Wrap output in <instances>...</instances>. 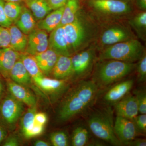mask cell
Masks as SVG:
<instances>
[{"label":"cell","instance_id":"cell-25","mask_svg":"<svg viewBox=\"0 0 146 146\" xmlns=\"http://www.w3.org/2000/svg\"><path fill=\"white\" fill-rule=\"evenodd\" d=\"M80 9L79 0H68L64 6L62 19L58 26H64L72 23Z\"/></svg>","mask_w":146,"mask_h":146},{"label":"cell","instance_id":"cell-38","mask_svg":"<svg viewBox=\"0 0 146 146\" xmlns=\"http://www.w3.org/2000/svg\"><path fill=\"white\" fill-rule=\"evenodd\" d=\"M46 1L51 9L52 10H54L64 6L68 0H46Z\"/></svg>","mask_w":146,"mask_h":146},{"label":"cell","instance_id":"cell-23","mask_svg":"<svg viewBox=\"0 0 146 146\" xmlns=\"http://www.w3.org/2000/svg\"><path fill=\"white\" fill-rule=\"evenodd\" d=\"M9 77L14 82L23 86H28L31 84V78L22 63L18 59L13 65Z\"/></svg>","mask_w":146,"mask_h":146},{"label":"cell","instance_id":"cell-28","mask_svg":"<svg viewBox=\"0 0 146 146\" xmlns=\"http://www.w3.org/2000/svg\"><path fill=\"white\" fill-rule=\"evenodd\" d=\"M89 128L86 126L77 127L73 131L72 137V145L73 146L89 145L90 134Z\"/></svg>","mask_w":146,"mask_h":146},{"label":"cell","instance_id":"cell-44","mask_svg":"<svg viewBox=\"0 0 146 146\" xmlns=\"http://www.w3.org/2000/svg\"><path fill=\"white\" fill-rule=\"evenodd\" d=\"M34 145L35 146H48L50 145L48 142L41 140H37L35 142Z\"/></svg>","mask_w":146,"mask_h":146},{"label":"cell","instance_id":"cell-12","mask_svg":"<svg viewBox=\"0 0 146 146\" xmlns=\"http://www.w3.org/2000/svg\"><path fill=\"white\" fill-rule=\"evenodd\" d=\"M27 35V44L25 52L34 56L48 48V36L46 31L35 28Z\"/></svg>","mask_w":146,"mask_h":146},{"label":"cell","instance_id":"cell-45","mask_svg":"<svg viewBox=\"0 0 146 146\" xmlns=\"http://www.w3.org/2000/svg\"><path fill=\"white\" fill-rule=\"evenodd\" d=\"M4 93L5 90L3 84L1 80H0V102L3 98Z\"/></svg>","mask_w":146,"mask_h":146},{"label":"cell","instance_id":"cell-17","mask_svg":"<svg viewBox=\"0 0 146 146\" xmlns=\"http://www.w3.org/2000/svg\"><path fill=\"white\" fill-rule=\"evenodd\" d=\"M55 79L66 80L72 77L73 67L70 56L59 55L52 72Z\"/></svg>","mask_w":146,"mask_h":146},{"label":"cell","instance_id":"cell-47","mask_svg":"<svg viewBox=\"0 0 146 146\" xmlns=\"http://www.w3.org/2000/svg\"><path fill=\"white\" fill-rule=\"evenodd\" d=\"M121 1H124L130 3L133 1L134 0H121Z\"/></svg>","mask_w":146,"mask_h":146},{"label":"cell","instance_id":"cell-8","mask_svg":"<svg viewBox=\"0 0 146 146\" xmlns=\"http://www.w3.org/2000/svg\"><path fill=\"white\" fill-rule=\"evenodd\" d=\"M133 39L134 35L130 29L121 24H112L106 28L99 38L100 44L105 47Z\"/></svg>","mask_w":146,"mask_h":146},{"label":"cell","instance_id":"cell-33","mask_svg":"<svg viewBox=\"0 0 146 146\" xmlns=\"http://www.w3.org/2000/svg\"><path fill=\"white\" fill-rule=\"evenodd\" d=\"M136 69L137 72V80L142 83L146 80V53H144L136 64Z\"/></svg>","mask_w":146,"mask_h":146},{"label":"cell","instance_id":"cell-7","mask_svg":"<svg viewBox=\"0 0 146 146\" xmlns=\"http://www.w3.org/2000/svg\"><path fill=\"white\" fill-rule=\"evenodd\" d=\"M72 57L73 74L75 80H83L91 73L96 59V49L86 48Z\"/></svg>","mask_w":146,"mask_h":146},{"label":"cell","instance_id":"cell-39","mask_svg":"<svg viewBox=\"0 0 146 146\" xmlns=\"http://www.w3.org/2000/svg\"><path fill=\"white\" fill-rule=\"evenodd\" d=\"M47 120H48V117L44 113H42V112L36 113V112L35 115V123L44 126L45 124L47 122Z\"/></svg>","mask_w":146,"mask_h":146},{"label":"cell","instance_id":"cell-4","mask_svg":"<svg viewBox=\"0 0 146 146\" xmlns=\"http://www.w3.org/2000/svg\"><path fill=\"white\" fill-rule=\"evenodd\" d=\"M111 106L93 110L89 115L87 124L90 131L97 138L114 146H121L114 131V113Z\"/></svg>","mask_w":146,"mask_h":146},{"label":"cell","instance_id":"cell-2","mask_svg":"<svg viewBox=\"0 0 146 146\" xmlns=\"http://www.w3.org/2000/svg\"><path fill=\"white\" fill-rule=\"evenodd\" d=\"M63 27L71 54L87 48L99 32L93 17L80 9L75 20Z\"/></svg>","mask_w":146,"mask_h":146},{"label":"cell","instance_id":"cell-18","mask_svg":"<svg viewBox=\"0 0 146 146\" xmlns=\"http://www.w3.org/2000/svg\"><path fill=\"white\" fill-rule=\"evenodd\" d=\"M7 85L11 94L16 99L29 107L36 106V98L25 86L11 81L7 82Z\"/></svg>","mask_w":146,"mask_h":146},{"label":"cell","instance_id":"cell-19","mask_svg":"<svg viewBox=\"0 0 146 146\" xmlns=\"http://www.w3.org/2000/svg\"><path fill=\"white\" fill-rule=\"evenodd\" d=\"M58 56L55 52L48 48L33 56L43 74L48 75L52 73Z\"/></svg>","mask_w":146,"mask_h":146},{"label":"cell","instance_id":"cell-9","mask_svg":"<svg viewBox=\"0 0 146 146\" xmlns=\"http://www.w3.org/2000/svg\"><path fill=\"white\" fill-rule=\"evenodd\" d=\"M24 104L11 94H8L0 102V119L7 125H13L23 114Z\"/></svg>","mask_w":146,"mask_h":146},{"label":"cell","instance_id":"cell-34","mask_svg":"<svg viewBox=\"0 0 146 146\" xmlns=\"http://www.w3.org/2000/svg\"><path fill=\"white\" fill-rule=\"evenodd\" d=\"M139 133L145 134L146 132V115H137L132 120Z\"/></svg>","mask_w":146,"mask_h":146},{"label":"cell","instance_id":"cell-26","mask_svg":"<svg viewBox=\"0 0 146 146\" xmlns=\"http://www.w3.org/2000/svg\"><path fill=\"white\" fill-rule=\"evenodd\" d=\"M129 23L139 38L146 40V11H142L129 19Z\"/></svg>","mask_w":146,"mask_h":146},{"label":"cell","instance_id":"cell-30","mask_svg":"<svg viewBox=\"0 0 146 146\" xmlns=\"http://www.w3.org/2000/svg\"><path fill=\"white\" fill-rule=\"evenodd\" d=\"M23 7L18 3L10 2L5 3L4 10L6 15L13 24L20 16Z\"/></svg>","mask_w":146,"mask_h":146},{"label":"cell","instance_id":"cell-21","mask_svg":"<svg viewBox=\"0 0 146 146\" xmlns=\"http://www.w3.org/2000/svg\"><path fill=\"white\" fill-rule=\"evenodd\" d=\"M64 8L63 6L50 12L46 17L37 23L36 26L37 28L44 30L47 33L52 31L60 24Z\"/></svg>","mask_w":146,"mask_h":146},{"label":"cell","instance_id":"cell-40","mask_svg":"<svg viewBox=\"0 0 146 146\" xmlns=\"http://www.w3.org/2000/svg\"><path fill=\"white\" fill-rule=\"evenodd\" d=\"M125 145L129 146H146V141L144 138H136L126 144Z\"/></svg>","mask_w":146,"mask_h":146},{"label":"cell","instance_id":"cell-31","mask_svg":"<svg viewBox=\"0 0 146 146\" xmlns=\"http://www.w3.org/2000/svg\"><path fill=\"white\" fill-rule=\"evenodd\" d=\"M50 140L54 146H67L69 145V140L67 133L64 131H56L50 136Z\"/></svg>","mask_w":146,"mask_h":146},{"label":"cell","instance_id":"cell-29","mask_svg":"<svg viewBox=\"0 0 146 146\" xmlns=\"http://www.w3.org/2000/svg\"><path fill=\"white\" fill-rule=\"evenodd\" d=\"M36 106L29 107L24 115L22 121V129L24 136L27 138L34 125L35 115L36 112Z\"/></svg>","mask_w":146,"mask_h":146},{"label":"cell","instance_id":"cell-14","mask_svg":"<svg viewBox=\"0 0 146 146\" xmlns=\"http://www.w3.org/2000/svg\"><path fill=\"white\" fill-rule=\"evenodd\" d=\"M48 48L59 55L71 56L63 26L57 27L51 32L48 37Z\"/></svg>","mask_w":146,"mask_h":146},{"label":"cell","instance_id":"cell-5","mask_svg":"<svg viewBox=\"0 0 146 146\" xmlns=\"http://www.w3.org/2000/svg\"><path fill=\"white\" fill-rule=\"evenodd\" d=\"M145 51L141 42L133 39L104 47L99 55L98 60H115L134 63Z\"/></svg>","mask_w":146,"mask_h":146},{"label":"cell","instance_id":"cell-48","mask_svg":"<svg viewBox=\"0 0 146 146\" xmlns=\"http://www.w3.org/2000/svg\"><path fill=\"white\" fill-rule=\"evenodd\" d=\"M25 3L27 2L31 1H33V0H24Z\"/></svg>","mask_w":146,"mask_h":146},{"label":"cell","instance_id":"cell-41","mask_svg":"<svg viewBox=\"0 0 146 146\" xmlns=\"http://www.w3.org/2000/svg\"><path fill=\"white\" fill-rule=\"evenodd\" d=\"M19 142L18 138L15 136H11L7 139L3 145L4 146H17L19 145Z\"/></svg>","mask_w":146,"mask_h":146},{"label":"cell","instance_id":"cell-3","mask_svg":"<svg viewBox=\"0 0 146 146\" xmlns=\"http://www.w3.org/2000/svg\"><path fill=\"white\" fill-rule=\"evenodd\" d=\"M136 65L118 60H99L91 80L99 89L105 88L129 74L136 69Z\"/></svg>","mask_w":146,"mask_h":146},{"label":"cell","instance_id":"cell-1","mask_svg":"<svg viewBox=\"0 0 146 146\" xmlns=\"http://www.w3.org/2000/svg\"><path fill=\"white\" fill-rule=\"evenodd\" d=\"M99 90L92 80L79 81L60 104L57 112L58 121L67 122L86 112L96 101Z\"/></svg>","mask_w":146,"mask_h":146},{"label":"cell","instance_id":"cell-32","mask_svg":"<svg viewBox=\"0 0 146 146\" xmlns=\"http://www.w3.org/2000/svg\"><path fill=\"white\" fill-rule=\"evenodd\" d=\"M133 95L138 103L139 112L146 114V92L145 89L138 88L133 91Z\"/></svg>","mask_w":146,"mask_h":146},{"label":"cell","instance_id":"cell-46","mask_svg":"<svg viewBox=\"0 0 146 146\" xmlns=\"http://www.w3.org/2000/svg\"><path fill=\"white\" fill-rule=\"evenodd\" d=\"M6 2H10L20 3L23 1L24 0H4Z\"/></svg>","mask_w":146,"mask_h":146},{"label":"cell","instance_id":"cell-15","mask_svg":"<svg viewBox=\"0 0 146 146\" xmlns=\"http://www.w3.org/2000/svg\"><path fill=\"white\" fill-rule=\"evenodd\" d=\"M41 89L54 96L55 98L60 97L66 91L68 84L65 80L45 77L39 78L33 80Z\"/></svg>","mask_w":146,"mask_h":146},{"label":"cell","instance_id":"cell-20","mask_svg":"<svg viewBox=\"0 0 146 146\" xmlns=\"http://www.w3.org/2000/svg\"><path fill=\"white\" fill-rule=\"evenodd\" d=\"M8 29L10 35L9 47L20 53L25 52L27 44L28 35L13 24Z\"/></svg>","mask_w":146,"mask_h":146},{"label":"cell","instance_id":"cell-27","mask_svg":"<svg viewBox=\"0 0 146 146\" xmlns=\"http://www.w3.org/2000/svg\"><path fill=\"white\" fill-rule=\"evenodd\" d=\"M20 59L33 80L44 76L33 56L23 53H21Z\"/></svg>","mask_w":146,"mask_h":146},{"label":"cell","instance_id":"cell-42","mask_svg":"<svg viewBox=\"0 0 146 146\" xmlns=\"http://www.w3.org/2000/svg\"><path fill=\"white\" fill-rule=\"evenodd\" d=\"M136 7L140 10L146 11V0H134Z\"/></svg>","mask_w":146,"mask_h":146},{"label":"cell","instance_id":"cell-6","mask_svg":"<svg viewBox=\"0 0 146 146\" xmlns=\"http://www.w3.org/2000/svg\"><path fill=\"white\" fill-rule=\"evenodd\" d=\"M86 4L96 16L104 18L123 17L132 10L130 3L121 0H87Z\"/></svg>","mask_w":146,"mask_h":146},{"label":"cell","instance_id":"cell-11","mask_svg":"<svg viewBox=\"0 0 146 146\" xmlns=\"http://www.w3.org/2000/svg\"><path fill=\"white\" fill-rule=\"evenodd\" d=\"M133 84L134 81L132 79L124 80L114 84L103 96L102 103L105 105L113 106L129 93Z\"/></svg>","mask_w":146,"mask_h":146},{"label":"cell","instance_id":"cell-10","mask_svg":"<svg viewBox=\"0 0 146 146\" xmlns=\"http://www.w3.org/2000/svg\"><path fill=\"white\" fill-rule=\"evenodd\" d=\"M114 129L122 145L135 139L139 133L132 120L119 116L114 121Z\"/></svg>","mask_w":146,"mask_h":146},{"label":"cell","instance_id":"cell-16","mask_svg":"<svg viewBox=\"0 0 146 146\" xmlns=\"http://www.w3.org/2000/svg\"><path fill=\"white\" fill-rule=\"evenodd\" d=\"M21 53L12 49L10 47L0 48V75L5 78L9 77L10 71L20 59Z\"/></svg>","mask_w":146,"mask_h":146},{"label":"cell","instance_id":"cell-43","mask_svg":"<svg viewBox=\"0 0 146 146\" xmlns=\"http://www.w3.org/2000/svg\"><path fill=\"white\" fill-rule=\"evenodd\" d=\"M6 136V131L2 125H0V144L4 140Z\"/></svg>","mask_w":146,"mask_h":146},{"label":"cell","instance_id":"cell-37","mask_svg":"<svg viewBox=\"0 0 146 146\" xmlns=\"http://www.w3.org/2000/svg\"><path fill=\"white\" fill-rule=\"evenodd\" d=\"M44 126L35 123L33 127L29 133L27 138H31L41 135L44 130Z\"/></svg>","mask_w":146,"mask_h":146},{"label":"cell","instance_id":"cell-35","mask_svg":"<svg viewBox=\"0 0 146 146\" xmlns=\"http://www.w3.org/2000/svg\"><path fill=\"white\" fill-rule=\"evenodd\" d=\"M10 35L7 28L0 26V48L9 47Z\"/></svg>","mask_w":146,"mask_h":146},{"label":"cell","instance_id":"cell-22","mask_svg":"<svg viewBox=\"0 0 146 146\" xmlns=\"http://www.w3.org/2000/svg\"><path fill=\"white\" fill-rule=\"evenodd\" d=\"M15 25L24 34L28 35L36 26V20L27 7H23L20 16Z\"/></svg>","mask_w":146,"mask_h":146},{"label":"cell","instance_id":"cell-13","mask_svg":"<svg viewBox=\"0 0 146 146\" xmlns=\"http://www.w3.org/2000/svg\"><path fill=\"white\" fill-rule=\"evenodd\" d=\"M114 106L117 116L131 120L138 115L139 109L138 103L134 95L129 93L120 100Z\"/></svg>","mask_w":146,"mask_h":146},{"label":"cell","instance_id":"cell-24","mask_svg":"<svg viewBox=\"0 0 146 146\" xmlns=\"http://www.w3.org/2000/svg\"><path fill=\"white\" fill-rule=\"evenodd\" d=\"M25 3L36 20H42L52 11L46 0H33Z\"/></svg>","mask_w":146,"mask_h":146},{"label":"cell","instance_id":"cell-36","mask_svg":"<svg viewBox=\"0 0 146 146\" xmlns=\"http://www.w3.org/2000/svg\"><path fill=\"white\" fill-rule=\"evenodd\" d=\"M5 3L4 0H0V26L8 28L13 23L6 15L4 10Z\"/></svg>","mask_w":146,"mask_h":146}]
</instances>
